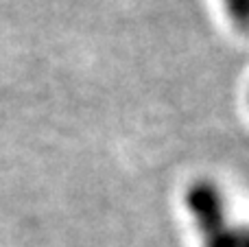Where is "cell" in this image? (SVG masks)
<instances>
[{
    "label": "cell",
    "mask_w": 249,
    "mask_h": 247,
    "mask_svg": "<svg viewBox=\"0 0 249 247\" xmlns=\"http://www.w3.org/2000/svg\"><path fill=\"white\" fill-rule=\"evenodd\" d=\"M230 24L243 35H249V0H219Z\"/></svg>",
    "instance_id": "obj_1"
}]
</instances>
